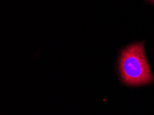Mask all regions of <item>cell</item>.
<instances>
[{
  "label": "cell",
  "mask_w": 154,
  "mask_h": 115,
  "mask_svg": "<svg viewBox=\"0 0 154 115\" xmlns=\"http://www.w3.org/2000/svg\"><path fill=\"white\" fill-rule=\"evenodd\" d=\"M118 70L122 83L139 86L154 82L150 65L144 53V42H138L121 50L118 57Z\"/></svg>",
  "instance_id": "obj_1"
},
{
  "label": "cell",
  "mask_w": 154,
  "mask_h": 115,
  "mask_svg": "<svg viewBox=\"0 0 154 115\" xmlns=\"http://www.w3.org/2000/svg\"><path fill=\"white\" fill-rule=\"evenodd\" d=\"M149 1H151V2H152L153 3H154V0H149Z\"/></svg>",
  "instance_id": "obj_2"
}]
</instances>
